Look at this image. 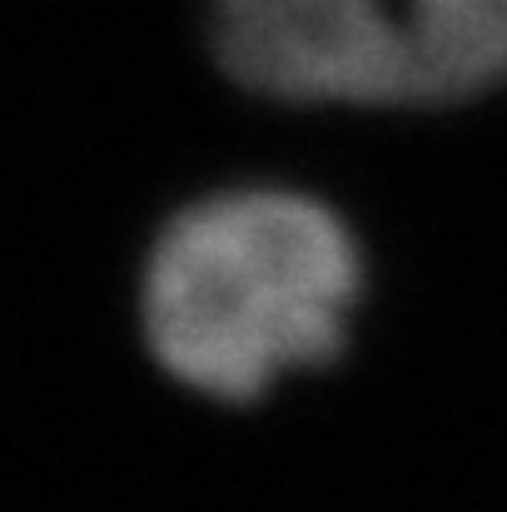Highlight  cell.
Returning a JSON list of instances; mask_svg holds the SVG:
<instances>
[{"mask_svg":"<svg viewBox=\"0 0 507 512\" xmlns=\"http://www.w3.org/2000/svg\"><path fill=\"white\" fill-rule=\"evenodd\" d=\"M358 244L289 189H229L179 209L145 269V334L194 393L249 403L329 363L358 304Z\"/></svg>","mask_w":507,"mask_h":512,"instance_id":"cell-1","label":"cell"},{"mask_svg":"<svg viewBox=\"0 0 507 512\" xmlns=\"http://www.w3.org/2000/svg\"><path fill=\"white\" fill-rule=\"evenodd\" d=\"M224 70L294 105H413L408 0H214Z\"/></svg>","mask_w":507,"mask_h":512,"instance_id":"cell-2","label":"cell"},{"mask_svg":"<svg viewBox=\"0 0 507 512\" xmlns=\"http://www.w3.org/2000/svg\"><path fill=\"white\" fill-rule=\"evenodd\" d=\"M413 105H448L507 80V0H408Z\"/></svg>","mask_w":507,"mask_h":512,"instance_id":"cell-3","label":"cell"}]
</instances>
